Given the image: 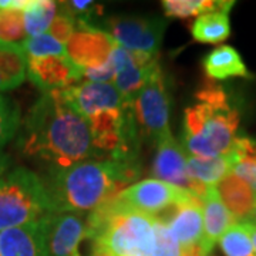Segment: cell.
<instances>
[{
  "mask_svg": "<svg viewBox=\"0 0 256 256\" xmlns=\"http://www.w3.org/2000/svg\"><path fill=\"white\" fill-rule=\"evenodd\" d=\"M192 37L206 44H216L230 36L228 10L210 12L198 16L191 28Z\"/></svg>",
  "mask_w": 256,
  "mask_h": 256,
  "instance_id": "cell-21",
  "label": "cell"
},
{
  "mask_svg": "<svg viewBox=\"0 0 256 256\" xmlns=\"http://www.w3.org/2000/svg\"><path fill=\"white\" fill-rule=\"evenodd\" d=\"M249 186H250V190L254 192V196H255V202H256V168H255V172H254V176H252V180H250V182H249Z\"/></svg>",
  "mask_w": 256,
  "mask_h": 256,
  "instance_id": "cell-34",
  "label": "cell"
},
{
  "mask_svg": "<svg viewBox=\"0 0 256 256\" xmlns=\"http://www.w3.org/2000/svg\"><path fill=\"white\" fill-rule=\"evenodd\" d=\"M134 110L141 137L158 142L170 134L171 96L165 74L160 63L154 67L148 80L134 100Z\"/></svg>",
  "mask_w": 256,
  "mask_h": 256,
  "instance_id": "cell-7",
  "label": "cell"
},
{
  "mask_svg": "<svg viewBox=\"0 0 256 256\" xmlns=\"http://www.w3.org/2000/svg\"><path fill=\"white\" fill-rule=\"evenodd\" d=\"M28 76L43 94L67 90L82 78V70L67 56L28 57Z\"/></svg>",
  "mask_w": 256,
  "mask_h": 256,
  "instance_id": "cell-13",
  "label": "cell"
},
{
  "mask_svg": "<svg viewBox=\"0 0 256 256\" xmlns=\"http://www.w3.org/2000/svg\"><path fill=\"white\" fill-rule=\"evenodd\" d=\"M18 142L24 156L43 160L52 168L102 160L88 121L72 106L63 90L44 92L34 102Z\"/></svg>",
  "mask_w": 256,
  "mask_h": 256,
  "instance_id": "cell-1",
  "label": "cell"
},
{
  "mask_svg": "<svg viewBox=\"0 0 256 256\" xmlns=\"http://www.w3.org/2000/svg\"><path fill=\"white\" fill-rule=\"evenodd\" d=\"M63 9L76 20V23L94 24L92 20L102 14V6L94 2H63ZM96 26V24H94Z\"/></svg>",
  "mask_w": 256,
  "mask_h": 256,
  "instance_id": "cell-29",
  "label": "cell"
},
{
  "mask_svg": "<svg viewBox=\"0 0 256 256\" xmlns=\"http://www.w3.org/2000/svg\"><path fill=\"white\" fill-rule=\"evenodd\" d=\"M53 214L46 184L34 172L18 166L0 178V230L40 222Z\"/></svg>",
  "mask_w": 256,
  "mask_h": 256,
  "instance_id": "cell-5",
  "label": "cell"
},
{
  "mask_svg": "<svg viewBox=\"0 0 256 256\" xmlns=\"http://www.w3.org/2000/svg\"><path fill=\"white\" fill-rule=\"evenodd\" d=\"M205 74L214 80H226L232 77H250L248 67L238 52L230 46L214 48L202 60Z\"/></svg>",
  "mask_w": 256,
  "mask_h": 256,
  "instance_id": "cell-19",
  "label": "cell"
},
{
  "mask_svg": "<svg viewBox=\"0 0 256 256\" xmlns=\"http://www.w3.org/2000/svg\"><path fill=\"white\" fill-rule=\"evenodd\" d=\"M20 127V110L14 101L0 94V151Z\"/></svg>",
  "mask_w": 256,
  "mask_h": 256,
  "instance_id": "cell-27",
  "label": "cell"
},
{
  "mask_svg": "<svg viewBox=\"0 0 256 256\" xmlns=\"http://www.w3.org/2000/svg\"><path fill=\"white\" fill-rule=\"evenodd\" d=\"M28 76V57L22 46L0 42V92L18 87Z\"/></svg>",
  "mask_w": 256,
  "mask_h": 256,
  "instance_id": "cell-20",
  "label": "cell"
},
{
  "mask_svg": "<svg viewBox=\"0 0 256 256\" xmlns=\"http://www.w3.org/2000/svg\"><path fill=\"white\" fill-rule=\"evenodd\" d=\"M110 64L114 70V82L124 98L134 102L138 92L144 87L158 60L156 57L132 53L116 44L110 56Z\"/></svg>",
  "mask_w": 256,
  "mask_h": 256,
  "instance_id": "cell-11",
  "label": "cell"
},
{
  "mask_svg": "<svg viewBox=\"0 0 256 256\" xmlns=\"http://www.w3.org/2000/svg\"><path fill=\"white\" fill-rule=\"evenodd\" d=\"M22 48L26 57H33V58L48 57V56H67L66 44L56 40L48 33L36 37H28L22 44Z\"/></svg>",
  "mask_w": 256,
  "mask_h": 256,
  "instance_id": "cell-28",
  "label": "cell"
},
{
  "mask_svg": "<svg viewBox=\"0 0 256 256\" xmlns=\"http://www.w3.org/2000/svg\"><path fill=\"white\" fill-rule=\"evenodd\" d=\"M57 13V2L30 0L23 9L24 28L28 37H36L48 32Z\"/></svg>",
  "mask_w": 256,
  "mask_h": 256,
  "instance_id": "cell-23",
  "label": "cell"
},
{
  "mask_svg": "<svg viewBox=\"0 0 256 256\" xmlns=\"http://www.w3.org/2000/svg\"><path fill=\"white\" fill-rule=\"evenodd\" d=\"M160 225L156 216L104 205L88 214V256H152L158 248Z\"/></svg>",
  "mask_w": 256,
  "mask_h": 256,
  "instance_id": "cell-4",
  "label": "cell"
},
{
  "mask_svg": "<svg viewBox=\"0 0 256 256\" xmlns=\"http://www.w3.org/2000/svg\"></svg>",
  "mask_w": 256,
  "mask_h": 256,
  "instance_id": "cell-36",
  "label": "cell"
},
{
  "mask_svg": "<svg viewBox=\"0 0 256 256\" xmlns=\"http://www.w3.org/2000/svg\"><path fill=\"white\" fill-rule=\"evenodd\" d=\"M186 168L194 181L210 188L216 186L226 175L230 174V161L228 156L216 158H196L188 156Z\"/></svg>",
  "mask_w": 256,
  "mask_h": 256,
  "instance_id": "cell-22",
  "label": "cell"
},
{
  "mask_svg": "<svg viewBox=\"0 0 256 256\" xmlns=\"http://www.w3.org/2000/svg\"><path fill=\"white\" fill-rule=\"evenodd\" d=\"M220 248L225 256H256L252 239L242 222L234 224L220 236Z\"/></svg>",
  "mask_w": 256,
  "mask_h": 256,
  "instance_id": "cell-25",
  "label": "cell"
},
{
  "mask_svg": "<svg viewBox=\"0 0 256 256\" xmlns=\"http://www.w3.org/2000/svg\"><path fill=\"white\" fill-rule=\"evenodd\" d=\"M242 224L245 225V228H246L248 232H249V236L252 239V245H254V249H255L256 254V224L250 222V220H244Z\"/></svg>",
  "mask_w": 256,
  "mask_h": 256,
  "instance_id": "cell-32",
  "label": "cell"
},
{
  "mask_svg": "<svg viewBox=\"0 0 256 256\" xmlns=\"http://www.w3.org/2000/svg\"><path fill=\"white\" fill-rule=\"evenodd\" d=\"M48 256H82L78 249L88 236V214L56 212L46 220Z\"/></svg>",
  "mask_w": 256,
  "mask_h": 256,
  "instance_id": "cell-12",
  "label": "cell"
},
{
  "mask_svg": "<svg viewBox=\"0 0 256 256\" xmlns=\"http://www.w3.org/2000/svg\"><path fill=\"white\" fill-rule=\"evenodd\" d=\"M168 18H186L201 16L210 12L228 10L230 12L234 2H216V0H165L161 3Z\"/></svg>",
  "mask_w": 256,
  "mask_h": 256,
  "instance_id": "cell-24",
  "label": "cell"
},
{
  "mask_svg": "<svg viewBox=\"0 0 256 256\" xmlns=\"http://www.w3.org/2000/svg\"><path fill=\"white\" fill-rule=\"evenodd\" d=\"M138 175V161L92 160L52 168L44 184L54 214H92L136 181Z\"/></svg>",
  "mask_w": 256,
  "mask_h": 256,
  "instance_id": "cell-2",
  "label": "cell"
},
{
  "mask_svg": "<svg viewBox=\"0 0 256 256\" xmlns=\"http://www.w3.org/2000/svg\"><path fill=\"white\" fill-rule=\"evenodd\" d=\"M195 198L198 196L191 192L156 178H150L124 188L106 205L112 210L161 218L166 212Z\"/></svg>",
  "mask_w": 256,
  "mask_h": 256,
  "instance_id": "cell-6",
  "label": "cell"
},
{
  "mask_svg": "<svg viewBox=\"0 0 256 256\" xmlns=\"http://www.w3.org/2000/svg\"><path fill=\"white\" fill-rule=\"evenodd\" d=\"M216 191L236 222H244L250 218L256 208V202L254 192L245 181L230 172L216 185Z\"/></svg>",
  "mask_w": 256,
  "mask_h": 256,
  "instance_id": "cell-18",
  "label": "cell"
},
{
  "mask_svg": "<svg viewBox=\"0 0 256 256\" xmlns=\"http://www.w3.org/2000/svg\"><path fill=\"white\" fill-rule=\"evenodd\" d=\"M0 256H48L46 220L0 230Z\"/></svg>",
  "mask_w": 256,
  "mask_h": 256,
  "instance_id": "cell-16",
  "label": "cell"
},
{
  "mask_svg": "<svg viewBox=\"0 0 256 256\" xmlns=\"http://www.w3.org/2000/svg\"><path fill=\"white\" fill-rule=\"evenodd\" d=\"M156 146V154L152 164V174L156 175V180L191 192L202 200L208 188L194 181L190 176L186 168L188 156L185 154L182 146L172 137V134H166Z\"/></svg>",
  "mask_w": 256,
  "mask_h": 256,
  "instance_id": "cell-10",
  "label": "cell"
},
{
  "mask_svg": "<svg viewBox=\"0 0 256 256\" xmlns=\"http://www.w3.org/2000/svg\"><path fill=\"white\" fill-rule=\"evenodd\" d=\"M116 44L114 38L97 26L76 23V30L66 43V53L82 72L104 66L110 60L111 52Z\"/></svg>",
  "mask_w": 256,
  "mask_h": 256,
  "instance_id": "cell-9",
  "label": "cell"
},
{
  "mask_svg": "<svg viewBox=\"0 0 256 256\" xmlns=\"http://www.w3.org/2000/svg\"><path fill=\"white\" fill-rule=\"evenodd\" d=\"M239 111L218 84H205L195 94V104L185 108L182 148L190 156H226L236 140Z\"/></svg>",
  "mask_w": 256,
  "mask_h": 256,
  "instance_id": "cell-3",
  "label": "cell"
},
{
  "mask_svg": "<svg viewBox=\"0 0 256 256\" xmlns=\"http://www.w3.org/2000/svg\"><path fill=\"white\" fill-rule=\"evenodd\" d=\"M202 212H204V238L202 249L206 255H210L215 244L228 230L236 220L232 216L225 204L220 200L216 186H210L202 196Z\"/></svg>",
  "mask_w": 256,
  "mask_h": 256,
  "instance_id": "cell-17",
  "label": "cell"
},
{
  "mask_svg": "<svg viewBox=\"0 0 256 256\" xmlns=\"http://www.w3.org/2000/svg\"><path fill=\"white\" fill-rule=\"evenodd\" d=\"M118 46L132 53L156 57L162 43L166 22L158 16H112L102 23Z\"/></svg>",
  "mask_w": 256,
  "mask_h": 256,
  "instance_id": "cell-8",
  "label": "cell"
},
{
  "mask_svg": "<svg viewBox=\"0 0 256 256\" xmlns=\"http://www.w3.org/2000/svg\"><path fill=\"white\" fill-rule=\"evenodd\" d=\"M74 30H76V20L63 9L60 3H57V13L47 33L54 37L56 40H58L60 43L66 44L70 40Z\"/></svg>",
  "mask_w": 256,
  "mask_h": 256,
  "instance_id": "cell-30",
  "label": "cell"
},
{
  "mask_svg": "<svg viewBox=\"0 0 256 256\" xmlns=\"http://www.w3.org/2000/svg\"><path fill=\"white\" fill-rule=\"evenodd\" d=\"M9 156H3V154H0V175L3 174L4 171H6V168L9 166Z\"/></svg>",
  "mask_w": 256,
  "mask_h": 256,
  "instance_id": "cell-33",
  "label": "cell"
},
{
  "mask_svg": "<svg viewBox=\"0 0 256 256\" xmlns=\"http://www.w3.org/2000/svg\"><path fill=\"white\" fill-rule=\"evenodd\" d=\"M161 222V220H160ZM152 256H182L181 248L171 236L170 230L166 229L164 224L161 222L160 225V240H158V248L156 254Z\"/></svg>",
  "mask_w": 256,
  "mask_h": 256,
  "instance_id": "cell-31",
  "label": "cell"
},
{
  "mask_svg": "<svg viewBox=\"0 0 256 256\" xmlns=\"http://www.w3.org/2000/svg\"><path fill=\"white\" fill-rule=\"evenodd\" d=\"M248 220H250V222H254V224H256V208L254 210V212H252V215H250V218Z\"/></svg>",
  "mask_w": 256,
  "mask_h": 256,
  "instance_id": "cell-35",
  "label": "cell"
},
{
  "mask_svg": "<svg viewBox=\"0 0 256 256\" xmlns=\"http://www.w3.org/2000/svg\"><path fill=\"white\" fill-rule=\"evenodd\" d=\"M156 220H161L166 226L171 236L180 245L181 250L202 248L204 212L201 198L185 202Z\"/></svg>",
  "mask_w": 256,
  "mask_h": 256,
  "instance_id": "cell-15",
  "label": "cell"
},
{
  "mask_svg": "<svg viewBox=\"0 0 256 256\" xmlns=\"http://www.w3.org/2000/svg\"><path fill=\"white\" fill-rule=\"evenodd\" d=\"M67 100L86 120L104 111L122 108L128 100L110 82H86L63 90Z\"/></svg>",
  "mask_w": 256,
  "mask_h": 256,
  "instance_id": "cell-14",
  "label": "cell"
},
{
  "mask_svg": "<svg viewBox=\"0 0 256 256\" xmlns=\"http://www.w3.org/2000/svg\"><path fill=\"white\" fill-rule=\"evenodd\" d=\"M28 40L23 9H0V42L22 46Z\"/></svg>",
  "mask_w": 256,
  "mask_h": 256,
  "instance_id": "cell-26",
  "label": "cell"
}]
</instances>
